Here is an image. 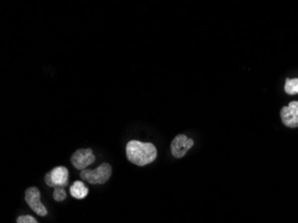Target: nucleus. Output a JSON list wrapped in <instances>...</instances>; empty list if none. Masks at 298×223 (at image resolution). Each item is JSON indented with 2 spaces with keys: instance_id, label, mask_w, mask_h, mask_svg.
Here are the masks:
<instances>
[{
  "instance_id": "1",
  "label": "nucleus",
  "mask_w": 298,
  "mask_h": 223,
  "mask_svg": "<svg viewBox=\"0 0 298 223\" xmlns=\"http://www.w3.org/2000/svg\"><path fill=\"white\" fill-rule=\"evenodd\" d=\"M126 156L130 162L138 166H145L157 157V149L152 143L131 140L126 146Z\"/></svg>"
},
{
  "instance_id": "2",
  "label": "nucleus",
  "mask_w": 298,
  "mask_h": 223,
  "mask_svg": "<svg viewBox=\"0 0 298 223\" xmlns=\"http://www.w3.org/2000/svg\"><path fill=\"white\" fill-rule=\"evenodd\" d=\"M112 174V166L107 162H104L97 167L95 170L85 169L80 171L79 177L84 181H88V183L105 184L108 181Z\"/></svg>"
},
{
  "instance_id": "3",
  "label": "nucleus",
  "mask_w": 298,
  "mask_h": 223,
  "mask_svg": "<svg viewBox=\"0 0 298 223\" xmlns=\"http://www.w3.org/2000/svg\"><path fill=\"white\" fill-rule=\"evenodd\" d=\"M69 181V171L65 166L55 167L45 175V182L50 188H66Z\"/></svg>"
},
{
  "instance_id": "4",
  "label": "nucleus",
  "mask_w": 298,
  "mask_h": 223,
  "mask_svg": "<svg viewBox=\"0 0 298 223\" xmlns=\"http://www.w3.org/2000/svg\"><path fill=\"white\" fill-rule=\"evenodd\" d=\"M96 156L91 149H78L71 157V162L77 170H85L95 162Z\"/></svg>"
},
{
  "instance_id": "5",
  "label": "nucleus",
  "mask_w": 298,
  "mask_h": 223,
  "mask_svg": "<svg viewBox=\"0 0 298 223\" xmlns=\"http://www.w3.org/2000/svg\"><path fill=\"white\" fill-rule=\"evenodd\" d=\"M25 201L31 207V210L35 212L40 216L48 215V210L40 201V191L37 187H31L25 190Z\"/></svg>"
},
{
  "instance_id": "6",
  "label": "nucleus",
  "mask_w": 298,
  "mask_h": 223,
  "mask_svg": "<svg viewBox=\"0 0 298 223\" xmlns=\"http://www.w3.org/2000/svg\"><path fill=\"white\" fill-rule=\"evenodd\" d=\"M194 146V140L183 134L176 136L171 141V154L175 158H181L186 155L189 149Z\"/></svg>"
},
{
  "instance_id": "7",
  "label": "nucleus",
  "mask_w": 298,
  "mask_h": 223,
  "mask_svg": "<svg viewBox=\"0 0 298 223\" xmlns=\"http://www.w3.org/2000/svg\"><path fill=\"white\" fill-rule=\"evenodd\" d=\"M281 118L287 127H298V101H292L288 106L282 107Z\"/></svg>"
},
{
  "instance_id": "8",
  "label": "nucleus",
  "mask_w": 298,
  "mask_h": 223,
  "mask_svg": "<svg viewBox=\"0 0 298 223\" xmlns=\"http://www.w3.org/2000/svg\"><path fill=\"white\" fill-rule=\"evenodd\" d=\"M70 193L72 197L77 199H83L88 196V188L85 186L82 181L76 180L70 187Z\"/></svg>"
},
{
  "instance_id": "9",
  "label": "nucleus",
  "mask_w": 298,
  "mask_h": 223,
  "mask_svg": "<svg viewBox=\"0 0 298 223\" xmlns=\"http://www.w3.org/2000/svg\"><path fill=\"white\" fill-rule=\"evenodd\" d=\"M285 91L289 95L298 94V78L286 79Z\"/></svg>"
},
{
  "instance_id": "10",
  "label": "nucleus",
  "mask_w": 298,
  "mask_h": 223,
  "mask_svg": "<svg viewBox=\"0 0 298 223\" xmlns=\"http://www.w3.org/2000/svg\"><path fill=\"white\" fill-rule=\"evenodd\" d=\"M66 197H67V194H66L65 188L58 187V188H56L54 189L53 198L55 199V201L63 202L66 199Z\"/></svg>"
},
{
  "instance_id": "11",
  "label": "nucleus",
  "mask_w": 298,
  "mask_h": 223,
  "mask_svg": "<svg viewBox=\"0 0 298 223\" xmlns=\"http://www.w3.org/2000/svg\"><path fill=\"white\" fill-rule=\"evenodd\" d=\"M16 223H38L37 220L31 215H22L18 217Z\"/></svg>"
}]
</instances>
